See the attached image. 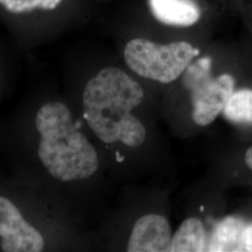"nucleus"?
I'll list each match as a JSON object with an SVG mask.
<instances>
[{
	"label": "nucleus",
	"instance_id": "9b49d317",
	"mask_svg": "<svg viewBox=\"0 0 252 252\" xmlns=\"http://www.w3.org/2000/svg\"><path fill=\"white\" fill-rule=\"evenodd\" d=\"M62 0H0V5L11 13H26L35 9L53 10Z\"/></svg>",
	"mask_w": 252,
	"mask_h": 252
},
{
	"label": "nucleus",
	"instance_id": "423d86ee",
	"mask_svg": "<svg viewBox=\"0 0 252 252\" xmlns=\"http://www.w3.org/2000/svg\"><path fill=\"white\" fill-rule=\"evenodd\" d=\"M171 227L165 217L148 214L139 218L129 238V252H170Z\"/></svg>",
	"mask_w": 252,
	"mask_h": 252
},
{
	"label": "nucleus",
	"instance_id": "39448f33",
	"mask_svg": "<svg viewBox=\"0 0 252 252\" xmlns=\"http://www.w3.org/2000/svg\"><path fill=\"white\" fill-rule=\"evenodd\" d=\"M0 236L4 252H40L44 249L41 234L29 224L9 199L0 196Z\"/></svg>",
	"mask_w": 252,
	"mask_h": 252
},
{
	"label": "nucleus",
	"instance_id": "0eeeda50",
	"mask_svg": "<svg viewBox=\"0 0 252 252\" xmlns=\"http://www.w3.org/2000/svg\"><path fill=\"white\" fill-rule=\"evenodd\" d=\"M149 5L153 16L170 27H191L202 14L193 0H149Z\"/></svg>",
	"mask_w": 252,
	"mask_h": 252
},
{
	"label": "nucleus",
	"instance_id": "9d476101",
	"mask_svg": "<svg viewBox=\"0 0 252 252\" xmlns=\"http://www.w3.org/2000/svg\"><path fill=\"white\" fill-rule=\"evenodd\" d=\"M222 113L233 123L252 126V90L234 92Z\"/></svg>",
	"mask_w": 252,
	"mask_h": 252
},
{
	"label": "nucleus",
	"instance_id": "ddd939ff",
	"mask_svg": "<svg viewBox=\"0 0 252 252\" xmlns=\"http://www.w3.org/2000/svg\"><path fill=\"white\" fill-rule=\"evenodd\" d=\"M245 162L248 167L252 171V147H251L245 154Z\"/></svg>",
	"mask_w": 252,
	"mask_h": 252
},
{
	"label": "nucleus",
	"instance_id": "f257e3e1",
	"mask_svg": "<svg viewBox=\"0 0 252 252\" xmlns=\"http://www.w3.org/2000/svg\"><path fill=\"white\" fill-rule=\"evenodd\" d=\"M142 87L118 67L101 69L83 92V118L104 143L122 142L128 147L143 144L144 125L132 114L144 99Z\"/></svg>",
	"mask_w": 252,
	"mask_h": 252
},
{
	"label": "nucleus",
	"instance_id": "1a4fd4ad",
	"mask_svg": "<svg viewBox=\"0 0 252 252\" xmlns=\"http://www.w3.org/2000/svg\"><path fill=\"white\" fill-rule=\"evenodd\" d=\"M207 233L197 218L185 220L172 237V252H198L207 251Z\"/></svg>",
	"mask_w": 252,
	"mask_h": 252
},
{
	"label": "nucleus",
	"instance_id": "f03ea898",
	"mask_svg": "<svg viewBox=\"0 0 252 252\" xmlns=\"http://www.w3.org/2000/svg\"><path fill=\"white\" fill-rule=\"evenodd\" d=\"M36 126L40 134L38 157L56 180H86L97 170V153L73 124L64 104L54 102L41 107L36 114Z\"/></svg>",
	"mask_w": 252,
	"mask_h": 252
},
{
	"label": "nucleus",
	"instance_id": "f8f14e48",
	"mask_svg": "<svg viewBox=\"0 0 252 252\" xmlns=\"http://www.w3.org/2000/svg\"><path fill=\"white\" fill-rule=\"evenodd\" d=\"M244 252H252V223L246 226L242 235Z\"/></svg>",
	"mask_w": 252,
	"mask_h": 252
},
{
	"label": "nucleus",
	"instance_id": "20e7f679",
	"mask_svg": "<svg viewBox=\"0 0 252 252\" xmlns=\"http://www.w3.org/2000/svg\"><path fill=\"white\" fill-rule=\"evenodd\" d=\"M209 60L201 59L191 66L186 75V81L191 91L192 119L196 125L212 124L223 111L234 92V78L222 74L218 78L208 75Z\"/></svg>",
	"mask_w": 252,
	"mask_h": 252
},
{
	"label": "nucleus",
	"instance_id": "7ed1b4c3",
	"mask_svg": "<svg viewBox=\"0 0 252 252\" xmlns=\"http://www.w3.org/2000/svg\"><path fill=\"white\" fill-rule=\"evenodd\" d=\"M198 51L186 41L157 44L146 38H134L125 48V60L130 69L145 79L170 83L179 79Z\"/></svg>",
	"mask_w": 252,
	"mask_h": 252
},
{
	"label": "nucleus",
	"instance_id": "6e6552de",
	"mask_svg": "<svg viewBox=\"0 0 252 252\" xmlns=\"http://www.w3.org/2000/svg\"><path fill=\"white\" fill-rule=\"evenodd\" d=\"M246 222L237 217H227L214 228L207 252H244L242 235Z\"/></svg>",
	"mask_w": 252,
	"mask_h": 252
}]
</instances>
